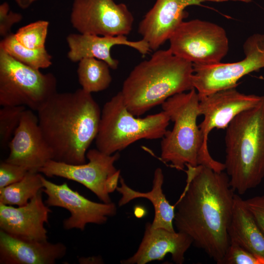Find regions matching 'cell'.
I'll use <instances>...</instances> for the list:
<instances>
[{
  "label": "cell",
  "mask_w": 264,
  "mask_h": 264,
  "mask_svg": "<svg viewBox=\"0 0 264 264\" xmlns=\"http://www.w3.org/2000/svg\"><path fill=\"white\" fill-rule=\"evenodd\" d=\"M133 21L127 6L113 0H74L72 3L70 22L80 33L126 36Z\"/></svg>",
  "instance_id": "11"
},
{
  "label": "cell",
  "mask_w": 264,
  "mask_h": 264,
  "mask_svg": "<svg viewBox=\"0 0 264 264\" xmlns=\"http://www.w3.org/2000/svg\"><path fill=\"white\" fill-rule=\"evenodd\" d=\"M199 103L198 95L193 88L171 96L161 104L174 126L162 138L161 159L178 170H183L187 165H201L217 172L223 171L224 164L214 159L203 147L197 124Z\"/></svg>",
  "instance_id": "5"
},
{
  "label": "cell",
  "mask_w": 264,
  "mask_h": 264,
  "mask_svg": "<svg viewBox=\"0 0 264 264\" xmlns=\"http://www.w3.org/2000/svg\"><path fill=\"white\" fill-rule=\"evenodd\" d=\"M22 15L10 10L6 2L0 5V35L4 38L11 34L10 30L13 24L20 22Z\"/></svg>",
  "instance_id": "29"
},
{
  "label": "cell",
  "mask_w": 264,
  "mask_h": 264,
  "mask_svg": "<svg viewBox=\"0 0 264 264\" xmlns=\"http://www.w3.org/2000/svg\"></svg>",
  "instance_id": "34"
},
{
  "label": "cell",
  "mask_w": 264,
  "mask_h": 264,
  "mask_svg": "<svg viewBox=\"0 0 264 264\" xmlns=\"http://www.w3.org/2000/svg\"><path fill=\"white\" fill-rule=\"evenodd\" d=\"M0 49L18 62L35 69L45 68L52 65V56L45 48H28L21 44L12 33L0 41Z\"/></svg>",
  "instance_id": "24"
},
{
  "label": "cell",
  "mask_w": 264,
  "mask_h": 264,
  "mask_svg": "<svg viewBox=\"0 0 264 264\" xmlns=\"http://www.w3.org/2000/svg\"><path fill=\"white\" fill-rule=\"evenodd\" d=\"M263 96L245 94L236 88L218 91L199 99V113L203 120L198 125L203 147L208 151V134L214 129H226L242 112L258 105Z\"/></svg>",
  "instance_id": "13"
},
{
  "label": "cell",
  "mask_w": 264,
  "mask_h": 264,
  "mask_svg": "<svg viewBox=\"0 0 264 264\" xmlns=\"http://www.w3.org/2000/svg\"><path fill=\"white\" fill-rule=\"evenodd\" d=\"M29 172L23 166L2 161L0 164V188L21 180Z\"/></svg>",
  "instance_id": "28"
},
{
  "label": "cell",
  "mask_w": 264,
  "mask_h": 264,
  "mask_svg": "<svg viewBox=\"0 0 264 264\" xmlns=\"http://www.w3.org/2000/svg\"><path fill=\"white\" fill-rule=\"evenodd\" d=\"M186 167V184L176 204L174 223L220 264L230 244L234 191L226 173L201 165Z\"/></svg>",
  "instance_id": "1"
},
{
  "label": "cell",
  "mask_w": 264,
  "mask_h": 264,
  "mask_svg": "<svg viewBox=\"0 0 264 264\" xmlns=\"http://www.w3.org/2000/svg\"><path fill=\"white\" fill-rule=\"evenodd\" d=\"M88 163L70 164L53 159L38 171L48 177L59 176L77 182L93 192L103 202H111L110 194L116 190L120 171L114 163L120 154H107L97 149H90L86 154Z\"/></svg>",
  "instance_id": "9"
},
{
  "label": "cell",
  "mask_w": 264,
  "mask_h": 264,
  "mask_svg": "<svg viewBox=\"0 0 264 264\" xmlns=\"http://www.w3.org/2000/svg\"><path fill=\"white\" fill-rule=\"evenodd\" d=\"M8 146L9 154L5 160L38 172L47 161L53 159L52 152L40 129L37 115L26 109Z\"/></svg>",
  "instance_id": "14"
},
{
  "label": "cell",
  "mask_w": 264,
  "mask_h": 264,
  "mask_svg": "<svg viewBox=\"0 0 264 264\" xmlns=\"http://www.w3.org/2000/svg\"><path fill=\"white\" fill-rule=\"evenodd\" d=\"M48 26V22L37 21L21 27L14 35L16 40L28 48H45Z\"/></svg>",
  "instance_id": "25"
},
{
  "label": "cell",
  "mask_w": 264,
  "mask_h": 264,
  "mask_svg": "<svg viewBox=\"0 0 264 264\" xmlns=\"http://www.w3.org/2000/svg\"><path fill=\"white\" fill-rule=\"evenodd\" d=\"M136 117L126 107L121 91L113 96L101 110L96 149L111 155L142 139L162 138L170 121L163 110L144 118Z\"/></svg>",
  "instance_id": "6"
},
{
  "label": "cell",
  "mask_w": 264,
  "mask_h": 264,
  "mask_svg": "<svg viewBox=\"0 0 264 264\" xmlns=\"http://www.w3.org/2000/svg\"><path fill=\"white\" fill-rule=\"evenodd\" d=\"M225 170L240 195L264 177V95L254 107L237 115L226 128Z\"/></svg>",
  "instance_id": "4"
},
{
  "label": "cell",
  "mask_w": 264,
  "mask_h": 264,
  "mask_svg": "<svg viewBox=\"0 0 264 264\" xmlns=\"http://www.w3.org/2000/svg\"><path fill=\"white\" fill-rule=\"evenodd\" d=\"M37 112L53 160L70 164L86 163V154L97 135L101 114L91 93L82 88L57 92Z\"/></svg>",
  "instance_id": "2"
},
{
  "label": "cell",
  "mask_w": 264,
  "mask_h": 264,
  "mask_svg": "<svg viewBox=\"0 0 264 264\" xmlns=\"http://www.w3.org/2000/svg\"><path fill=\"white\" fill-rule=\"evenodd\" d=\"M80 264H101L103 262L102 258L99 257H90L88 258H80Z\"/></svg>",
  "instance_id": "31"
},
{
  "label": "cell",
  "mask_w": 264,
  "mask_h": 264,
  "mask_svg": "<svg viewBox=\"0 0 264 264\" xmlns=\"http://www.w3.org/2000/svg\"><path fill=\"white\" fill-rule=\"evenodd\" d=\"M66 251L61 242L24 239L0 230V264H54Z\"/></svg>",
  "instance_id": "18"
},
{
  "label": "cell",
  "mask_w": 264,
  "mask_h": 264,
  "mask_svg": "<svg viewBox=\"0 0 264 264\" xmlns=\"http://www.w3.org/2000/svg\"><path fill=\"white\" fill-rule=\"evenodd\" d=\"M169 41V49L174 55L196 65L220 63L229 49L224 29L199 19L183 21Z\"/></svg>",
  "instance_id": "8"
},
{
  "label": "cell",
  "mask_w": 264,
  "mask_h": 264,
  "mask_svg": "<svg viewBox=\"0 0 264 264\" xmlns=\"http://www.w3.org/2000/svg\"><path fill=\"white\" fill-rule=\"evenodd\" d=\"M164 180L162 169L157 168L154 174L152 190L148 192H141L130 187L120 176V186L116 188V191L121 195L118 205L121 207L138 198H146L152 203L154 208V218L151 223L152 227L164 228L173 232L175 231L173 224L176 205H172L169 203L163 192Z\"/></svg>",
  "instance_id": "20"
},
{
  "label": "cell",
  "mask_w": 264,
  "mask_h": 264,
  "mask_svg": "<svg viewBox=\"0 0 264 264\" xmlns=\"http://www.w3.org/2000/svg\"><path fill=\"white\" fill-rule=\"evenodd\" d=\"M31 2H33L34 1L36 0H29Z\"/></svg>",
  "instance_id": "33"
},
{
  "label": "cell",
  "mask_w": 264,
  "mask_h": 264,
  "mask_svg": "<svg viewBox=\"0 0 264 264\" xmlns=\"http://www.w3.org/2000/svg\"><path fill=\"white\" fill-rule=\"evenodd\" d=\"M69 50L68 59L72 62H79L85 58H94L106 62L110 68L116 69L118 60L110 54L112 47L124 45L135 49L142 55L151 50L149 44L144 40H129L126 36H103L89 34H70L66 38Z\"/></svg>",
  "instance_id": "19"
},
{
  "label": "cell",
  "mask_w": 264,
  "mask_h": 264,
  "mask_svg": "<svg viewBox=\"0 0 264 264\" xmlns=\"http://www.w3.org/2000/svg\"><path fill=\"white\" fill-rule=\"evenodd\" d=\"M57 81L51 73L45 74L20 63L0 49V105L23 106L37 111L56 94Z\"/></svg>",
  "instance_id": "7"
},
{
  "label": "cell",
  "mask_w": 264,
  "mask_h": 264,
  "mask_svg": "<svg viewBox=\"0 0 264 264\" xmlns=\"http://www.w3.org/2000/svg\"><path fill=\"white\" fill-rule=\"evenodd\" d=\"M39 172L29 171L20 181L0 188V203L22 206L26 204L44 185Z\"/></svg>",
  "instance_id": "23"
},
{
  "label": "cell",
  "mask_w": 264,
  "mask_h": 264,
  "mask_svg": "<svg viewBox=\"0 0 264 264\" xmlns=\"http://www.w3.org/2000/svg\"><path fill=\"white\" fill-rule=\"evenodd\" d=\"M110 68L106 62L94 58L81 60L77 72L81 88L90 93L107 89L112 81Z\"/></svg>",
  "instance_id": "22"
},
{
  "label": "cell",
  "mask_w": 264,
  "mask_h": 264,
  "mask_svg": "<svg viewBox=\"0 0 264 264\" xmlns=\"http://www.w3.org/2000/svg\"><path fill=\"white\" fill-rule=\"evenodd\" d=\"M245 202L264 234V195L248 198Z\"/></svg>",
  "instance_id": "30"
},
{
  "label": "cell",
  "mask_w": 264,
  "mask_h": 264,
  "mask_svg": "<svg viewBox=\"0 0 264 264\" xmlns=\"http://www.w3.org/2000/svg\"><path fill=\"white\" fill-rule=\"evenodd\" d=\"M209 0H156L138 25V33L151 50H157L183 22L185 8Z\"/></svg>",
  "instance_id": "15"
},
{
  "label": "cell",
  "mask_w": 264,
  "mask_h": 264,
  "mask_svg": "<svg viewBox=\"0 0 264 264\" xmlns=\"http://www.w3.org/2000/svg\"><path fill=\"white\" fill-rule=\"evenodd\" d=\"M43 191L47 195L44 202L48 207L65 208L70 216L63 221L66 230L85 229L87 224L105 223L109 217L116 215L117 207L113 202L99 203L91 201L72 190L66 182L56 184L42 176Z\"/></svg>",
  "instance_id": "12"
},
{
  "label": "cell",
  "mask_w": 264,
  "mask_h": 264,
  "mask_svg": "<svg viewBox=\"0 0 264 264\" xmlns=\"http://www.w3.org/2000/svg\"><path fill=\"white\" fill-rule=\"evenodd\" d=\"M230 242H234L252 253L264 258V234L245 200L235 194L230 223Z\"/></svg>",
  "instance_id": "21"
},
{
  "label": "cell",
  "mask_w": 264,
  "mask_h": 264,
  "mask_svg": "<svg viewBox=\"0 0 264 264\" xmlns=\"http://www.w3.org/2000/svg\"><path fill=\"white\" fill-rule=\"evenodd\" d=\"M220 264H264V258L256 255L230 241Z\"/></svg>",
  "instance_id": "27"
},
{
  "label": "cell",
  "mask_w": 264,
  "mask_h": 264,
  "mask_svg": "<svg viewBox=\"0 0 264 264\" xmlns=\"http://www.w3.org/2000/svg\"><path fill=\"white\" fill-rule=\"evenodd\" d=\"M243 48L245 57L240 61L193 64L192 83L199 99L218 91L236 88L241 78L264 68V34L255 33L249 37Z\"/></svg>",
  "instance_id": "10"
},
{
  "label": "cell",
  "mask_w": 264,
  "mask_h": 264,
  "mask_svg": "<svg viewBox=\"0 0 264 264\" xmlns=\"http://www.w3.org/2000/svg\"><path fill=\"white\" fill-rule=\"evenodd\" d=\"M43 189L25 205L17 207L0 203V229L24 239L47 240L45 223L52 210L44 202Z\"/></svg>",
  "instance_id": "16"
},
{
  "label": "cell",
  "mask_w": 264,
  "mask_h": 264,
  "mask_svg": "<svg viewBox=\"0 0 264 264\" xmlns=\"http://www.w3.org/2000/svg\"><path fill=\"white\" fill-rule=\"evenodd\" d=\"M193 244L191 238L180 231H170L164 228H154L152 223L145 224L143 237L137 251L129 258L120 261L122 264H145L162 260L171 254L174 262L182 264L184 255Z\"/></svg>",
  "instance_id": "17"
},
{
  "label": "cell",
  "mask_w": 264,
  "mask_h": 264,
  "mask_svg": "<svg viewBox=\"0 0 264 264\" xmlns=\"http://www.w3.org/2000/svg\"><path fill=\"white\" fill-rule=\"evenodd\" d=\"M26 107L4 106L0 109V145L3 148L11 139L19 125Z\"/></svg>",
  "instance_id": "26"
},
{
  "label": "cell",
  "mask_w": 264,
  "mask_h": 264,
  "mask_svg": "<svg viewBox=\"0 0 264 264\" xmlns=\"http://www.w3.org/2000/svg\"><path fill=\"white\" fill-rule=\"evenodd\" d=\"M228 0H209V1H215V2H221V1H225ZM240 1H242L244 2H249L251 0H238Z\"/></svg>",
  "instance_id": "32"
},
{
  "label": "cell",
  "mask_w": 264,
  "mask_h": 264,
  "mask_svg": "<svg viewBox=\"0 0 264 264\" xmlns=\"http://www.w3.org/2000/svg\"><path fill=\"white\" fill-rule=\"evenodd\" d=\"M193 73L192 62L169 49L157 50L133 68L120 91L128 110L139 116L171 96L193 88Z\"/></svg>",
  "instance_id": "3"
}]
</instances>
